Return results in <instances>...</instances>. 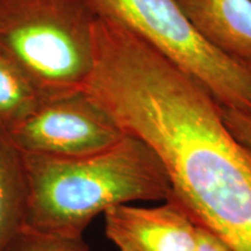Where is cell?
<instances>
[{"label": "cell", "instance_id": "9c48e42d", "mask_svg": "<svg viewBox=\"0 0 251 251\" xmlns=\"http://www.w3.org/2000/svg\"><path fill=\"white\" fill-rule=\"evenodd\" d=\"M45 99L13 62L0 54V131L8 134Z\"/></svg>", "mask_w": 251, "mask_h": 251}, {"label": "cell", "instance_id": "277c9868", "mask_svg": "<svg viewBox=\"0 0 251 251\" xmlns=\"http://www.w3.org/2000/svg\"><path fill=\"white\" fill-rule=\"evenodd\" d=\"M199 80L222 107L251 117V62L220 51L200 35L176 0H87Z\"/></svg>", "mask_w": 251, "mask_h": 251}, {"label": "cell", "instance_id": "30bf717a", "mask_svg": "<svg viewBox=\"0 0 251 251\" xmlns=\"http://www.w3.org/2000/svg\"><path fill=\"white\" fill-rule=\"evenodd\" d=\"M9 251H90V249L83 237L57 236L25 228Z\"/></svg>", "mask_w": 251, "mask_h": 251}, {"label": "cell", "instance_id": "7c38bea8", "mask_svg": "<svg viewBox=\"0 0 251 251\" xmlns=\"http://www.w3.org/2000/svg\"><path fill=\"white\" fill-rule=\"evenodd\" d=\"M194 251H233L228 244L208 229L198 225L197 244Z\"/></svg>", "mask_w": 251, "mask_h": 251}, {"label": "cell", "instance_id": "7a4b0ae2", "mask_svg": "<svg viewBox=\"0 0 251 251\" xmlns=\"http://www.w3.org/2000/svg\"><path fill=\"white\" fill-rule=\"evenodd\" d=\"M23 153V152H21ZM27 183L26 228L83 237L93 218L137 200L172 193L164 165L148 144L126 134L94 155L63 158L23 153Z\"/></svg>", "mask_w": 251, "mask_h": 251}, {"label": "cell", "instance_id": "6da1fadb", "mask_svg": "<svg viewBox=\"0 0 251 251\" xmlns=\"http://www.w3.org/2000/svg\"><path fill=\"white\" fill-rule=\"evenodd\" d=\"M84 92L156 152L197 225L251 251V150L199 80L124 30L100 46Z\"/></svg>", "mask_w": 251, "mask_h": 251}, {"label": "cell", "instance_id": "8fae6325", "mask_svg": "<svg viewBox=\"0 0 251 251\" xmlns=\"http://www.w3.org/2000/svg\"><path fill=\"white\" fill-rule=\"evenodd\" d=\"M225 125L238 142L251 150V117L233 109L222 107Z\"/></svg>", "mask_w": 251, "mask_h": 251}, {"label": "cell", "instance_id": "8992f818", "mask_svg": "<svg viewBox=\"0 0 251 251\" xmlns=\"http://www.w3.org/2000/svg\"><path fill=\"white\" fill-rule=\"evenodd\" d=\"M161 206L119 205L105 212V233L120 251H194L198 225L169 197Z\"/></svg>", "mask_w": 251, "mask_h": 251}, {"label": "cell", "instance_id": "ba28073f", "mask_svg": "<svg viewBox=\"0 0 251 251\" xmlns=\"http://www.w3.org/2000/svg\"><path fill=\"white\" fill-rule=\"evenodd\" d=\"M27 183L24 157L0 131V251H9L26 228Z\"/></svg>", "mask_w": 251, "mask_h": 251}, {"label": "cell", "instance_id": "52a82bcc", "mask_svg": "<svg viewBox=\"0 0 251 251\" xmlns=\"http://www.w3.org/2000/svg\"><path fill=\"white\" fill-rule=\"evenodd\" d=\"M199 34L220 51L251 62V0H176Z\"/></svg>", "mask_w": 251, "mask_h": 251}, {"label": "cell", "instance_id": "5b68a950", "mask_svg": "<svg viewBox=\"0 0 251 251\" xmlns=\"http://www.w3.org/2000/svg\"><path fill=\"white\" fill-rule=\"evenodd\" d=\"M6 135L23 153L75 158L111 148L126 134L105 109L79 90L42 99Z\"/></svg>", "mask_w": 251, "mask_h": 251}, {"label": "cell", "instance_id": "3957f363", "mask_svg": "<svg viewBox=\"0 0 251 251\" xmlns=\"http://www.w3.org/2000/svg\"><path fill=\"white\" fill-rule=\"evenodd\" d=\"M97 14L87 0H0V54L45 98L83 87Z\"/></svg>", "mask_w": 251, "mask_h": 251}]
</instances>
